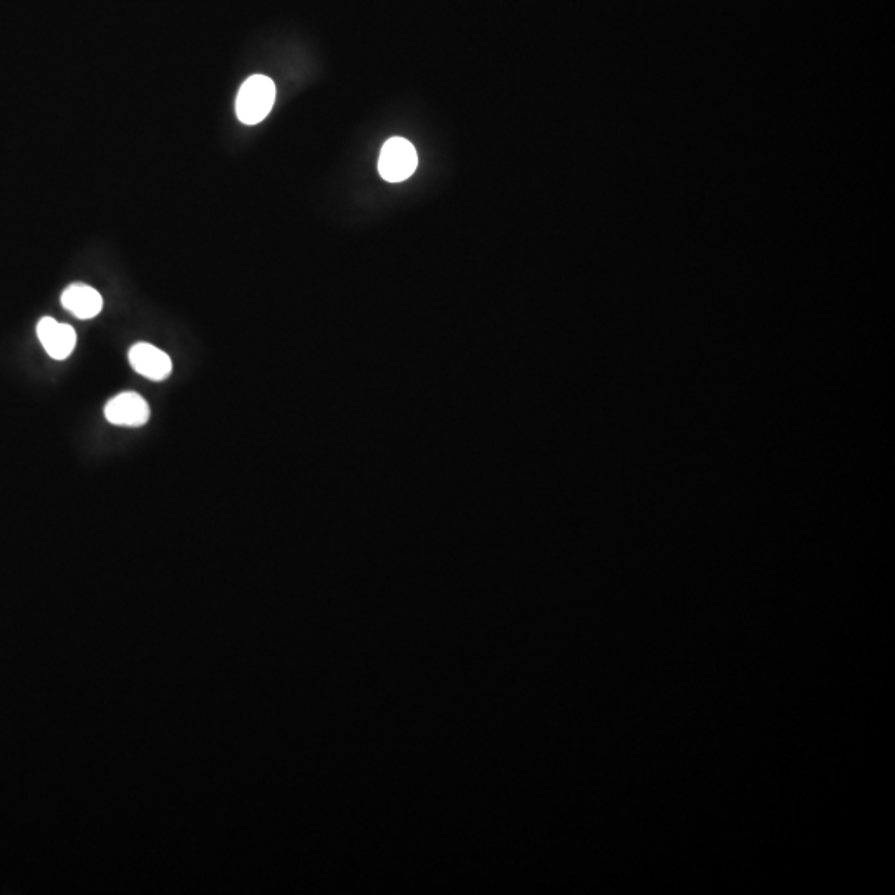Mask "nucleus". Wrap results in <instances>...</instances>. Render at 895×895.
<instances>
[{
	"label": "nucleus",
	"mask_w": 895,
	"mask_h": 895,
	"mask_svg": "<svg viewBox=\"0 0 895 895\" xmlns=\"http://www.w3.org/2000/svg\"><path fill=\"white\" fill-rule=\"evenodd\" d=\"M276 85L266 75H252L242 83L236 100V115L244 125H257L271 113Z\"/></svg>",
	"instance_id": "1"
},
{
	"label": "nucleus",
	"mask_w": 895,
	"mask_h": 895,
	"mask_svg": "<svg viewBox=\"0 0 895 895\" xmlns=\"http://www.w3.org/2000/svg\"><path fill=\"white\" fill-rule=\"evenodd\" d=\"M418 166V155L415 146L405 138H390L383 145L378 173L390 183H400L415 173Z\"/></svg>",
	"instance_id": "2"
},
{
	"label": "nucleus",
	"mask_w": 895,
	"mask_h": 895,
	"mask_svg": "<svg viewBox=\"0 0 895 895\" xmlns=\"http://www.w3.org/2000/svg\"><path fill=\"white\" fill-rule=\"evenodd\" d=\"M105 417L112 425L138 428L150 420V405L138 393H120L108 402Z\"/></svg>",
	"instance_id": "3"
},
{
	"label": "nucleus",
	"mask_w": 895,
	"mask_h": 895,
	"mask_svg": "<svg viewBox=\"0 0 895 895\" xmlns=\"http://www.w3.org/2000/svg\"><path fill=\"white\" fill-rule=\"evenodd\" d=\"M128 360L136 373H140L141 377L153 380V382H163L173 372L170 355H166L155 345L145 344V342L131 347Z\"/></svg>",
	"instance_id": "4"
},
{
	"label": "nucleus",
	"mask_w": 895,
	"mask_h": 895,
	"mask_svg": "<svg viewBox=\"0 0 895 895\" xmlns=\"http://www.w3.org/2000/svg\"><path fill=\"white\" fill-rule=\"evenodd\" d=\"M37 335L45 352L55 360H65L77 347V332L68 324H60L52 317H44L37 325Z\"/></svg>",
	"instance_id": "5"
},
{
	"label": "nucleus",
	"mask_w": 895,
	"mask_h": 895,
	"mask_svg": "<svg viewBox=\"0 0 895 895\" xmlns=\"http://www.w3.org/2000/svg\"><path fill=\"white\" fill-rule=\"evenodd\" d=\"M62 305L77 319L87 320L97 317L103 309L100 292L87 284H72L62 294Z\"/></svg>",
	"instance_id": "6"
}]
</instances>
